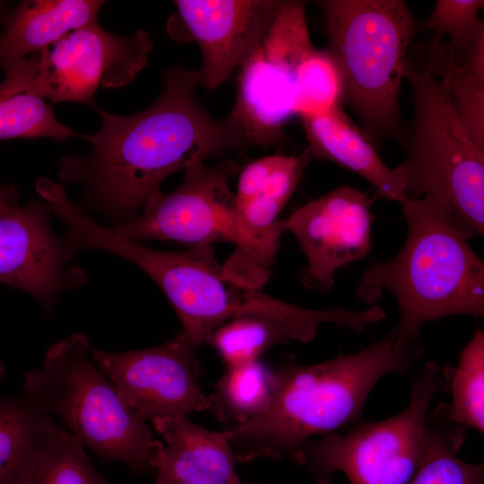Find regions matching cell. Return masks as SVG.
Segmentation results:
<instances>
[{
	"instance_id": "cell-1",
	"label": "cell",
	"mask_w": 484,
	"mask_h": 484,
	"mask_svg": "<svg viewBox=\"0 0 484 484\" xmlns=\"http://www.w3.org/2000/svg\"><path fill=\"white\" fill-rule=\"evenodd\" d=\"M196 70L171 66L147 108L128 116L98 108L99 129L78 136L90 143V151L62 158L60 177L82 183L92 204L120 225L134 219L173 173L246 150L228 118L213 117L198 102Z\"/></svg>"
},
{
	"instance_id": "cell-2",
	"label": "cell",
	"mask_w": 484,
	"mask_h": 484,
	"mask_svg": "<svg viewBox=\"0 0 484 484\" xmlns=\"http://www.w3.org/2000/svg\"><path fill=\"white\" fill-rule=\"evenodd\" d=\"M422 353L419 341L406 338L395 326L355 353L280 367L268 411L224 431L236 460L296 462L307 441L356 422L375 385L387 374L407 371Z\"/></svg>"
},
{
	"instance_id": "cell-3",
	"label": "cell",
	"mask_w": 484,
	"mask_h": 484,
	"mask_svg": "<svg viewBox=\"0 0 484 484\" xmlns=\"http://www.w3.org/2000/svg\"><path fill=\"white\" fill-rule=\"evenodd\" d=\"M407 237L391 260L365 270L356 296L372 305L385 291L394 297L396 325L419 341L428 322L453 315H484V264L452 221L446 202L436 194L402 204Z\"/></svg>"
},
{
	"instance_id": "cell-4",
	"label": "cell",
	"mask_w": 484,
	"mask_h": 484,
	"mask_svg": "<svg viewBox=\"0 0 484 484\" xmlns=\"http://www.w3.org/2000/svg\"><path fill=\"white\" fill-rule=\"evenodd\" d=\"M327 53L343 86V104L373 143L403 144L402 83L410 49L421 26L402 0H321Z\"/></svg>"
},
{
	"instance_id": "cell-5",
	"label": "cell",
	"mask_w": 484,
	"mask_h": 484,
	"mask_svg": "<svg viewBox=\"0 0 484 484\" xmlns=\"http://www.w3.org/2000/svg\"><path fill=\"white\" fill-rule=\"evenodd\" d=\"M85 243L89 249L114 254L143 270L167 296L182 333L198 348L214 330L246 315L271 316L315 328L324 324L345 327L350 322L344 307L306 308L237 283L216 260L212 245L161 251L123 238L99 223L89 228Z\"/></svg>"
},
{
	"instance_id": "cell-6",
	"label": "cell",
	"mask_w": 484,
	"mask_h": 484,
	"mask_svg": "<svg viewBox=\"0 0 484 484\" xmlns=\"http://www.w3.org/2000/svg\"><path fill=\"white\" fill-rule=\"evenodd\" d=\"M404 79L413 117L403 143L406 157L394 169L407 199L438 195L466 239L483 235L484 149L466 131L423 46H411Z\"/></svg>"
},
{
	"instance_id": "cell-7",
	"label": "cell",
	"mask_w": 484,
	"mask_h": 484,
	"mask_svg": "<svg viewBox=\"0 0 484 484\" xmlns=\"http://www.w3.org/2000/svg\"><path fill=\"white\" fill-rule=\"evenodd\" d=\"M22 394L43 413L59 416L102 462H120L134 474L153 468L162 443L95 363L84 333L52 344L42 367L26 373Z\"/></svg>"
},
{
	"instance_id": "cell-8",
	"label": "cell",
	"mask_w": 484,
	"mask_h": 484,
	"mask_svg": "<svg viewBox=\"0 0 484 484\" xmlns=\"http://www.w3.org/2000/svg\"><path fill=\"white\" fill-rule=\"evenodd\" d=\"M441 379V368L428 362L415 377L403 411L310 439L296 463L306 466L321 484L338 471L351 484H409L428 451L427 413Z\"/></svg>"
},
{
	"instance_id": "cell-9",
	"label": "cell",
	"mask_w": 484,
	"mask_h": 484,
	"mask_svg": "<svg viewBox=\"0 0 484 484\" xmlns=\"http://www.w3.org/2000/svg\"><path fill=\"white\" fill-rule=\"evenodd\" d=\"M314 48L305 4L282 1L266 35L238 69L236 99L227 118L246 149L284 141L285 127L296 117L298 67Z\"/></svg>"
},
{
	"instance_id": "cell-10",
	"label": "cell",
	"mask_w": 484,
	"mask_h": 484,
	"mask_svg": "<svg viewBox=\"0 0 484 484\" xmlns=\"http://www.w3.org/2000/svg\"><path fill=\"white\" fill-rule=\"evenodd\" d=\"M152 48V38L145 30L120 36L97 22L69 31L22 62L32 89L45 99L98 109L97 89L130 83L146 66Z\"/></svg>"
},
{
	"instance_id": "cell-11",
	"label": "cell",
	"mask_w": 484,
	"mask_h": 484,
	"mask_svg": "<svg viewBox=\"0 0 484 484\" xmlns=\"http://www.w3.org/2000/svg\"><path fill=\"white\" fill-rule=\"evenodd\" d=\"M238 170L233 160L215 166L200 161L188 167L175 190L151 194L133 220L111 227L132 241L171 240L191 246L238 241L235 194L229 179Z\"/></svg>"
},
{
	"instance_id": "cell-12",
	"label": "cell",
	"mask_w": 484,
	"mask_h": 484,
	"mask_svg": "<svg viewBox=\"0 0 484 484\" xmlns=\"http://www.w3.org/2000/svg\"><path fill=\"white\" fill-rule=\"evenodd\" d=\"M313 159L307 147L298 155L266 156L241 169L234 193L238 241L222 265L237 283L262 290L267 281L282 235L279 215Z\"/></svg>"
},
{
	"instance_id": "cell-13",
	"label": "cell",
	"mask_w": 484,
	"mask_h": 484,
	"mask_svg": "<svg viewBox=\"0 0 484 484\" xmlns=\"http://www.w3.org/2000/svg\"><path fill=\"white\" fill-rule=\"evenodd\" d=\"M197 350L181 333L155 347L123 352L91 348V355L123 402L151 421L209 410V395L196 379Z\"/></svg>"
},
{
	"instance_id": "cell-14",
	"label": "cell",
	"mask_w": 484,
	"mask_h": 484,
	"mask_svg": "<svg viewBox=\"0 0 484 484\" xmlns=\"http://www.w3.org/2000/svg\"><path fill=\"white\" fill-rule=\"evenodd\" d=\"M279 0H177L167 33L195 42L202 54L198 85L213 91L246 62L274 22Z\"/></svg>"
},
{
	"instance_id": "cell-15",
	"label": "cell",
	"mask_w": 484,
	"mask_h": 484,
	"mask_svg": "<svg viewBox=\"0 0 484 484\" xmlns=\"http://www.w3.org/2000/svg\"><path fill=\"white\" fill-rule=\"evenodd\" d=\"M372 203L367 194L342 186L280 220L281 233L294 235L307 259L300 273L305 287L328 292L338 270L367 255Z\"/></svg>"
},
{
	"instance_id": "cell-16",
	"label": "cell",
	"mask_w": 484,
	"mask_h": 484,
	"mask_svg": "<svg viewBox=\"0 0 484 484\" xmlns=\"http://www.w3.org/2000/svg\"><path fill=\"white\" fill-rule=\"evenodd\" d=\"M49 210L39 201L0 209V282L30 293L46 310L86 279L82 269L66 266Z\"/></svg>"
},
{
	"instance_id": "cell-17",
	"label": "cell",
	"mask_w": 484,
	"mask_h": 484,
	"mask_svg": "<svg viewBox=\"0 0 484 484\" xmlns=\"http://www.w3.org/2000/svg\"><path fill=\"white\" fill-rule=\"evenodd\" d=\"M163 437L152 466L162 476L192 484H243L225 432L212 431L174 415L151 421Z\"/></svg>"
},
{
	"instance_id": "cell-18",
	"label": "cell",
	"mask_w": 484,
	"mask_h": 484,
	"mask_svg": "<svg viewBox=\"0 0 484 484\" xmlns=\"http://www.w3.org/2000/svg\"><path fill=\"white\" fill-rule=\"evenodd\" d=\"M104 4L95 0H29L2 19L0 68L4 73L50 47L69 31L97 22Z\"/></svg>"
},
{
	"instance_id": "cell-19",
	"label": "cell",
	"mask_w": 484,
	"mask_h": 484,
	"mask_svg": "<svg viewBox=\"0 0 484 484\" xmlns=\"http://www.w3.org/2000/svg\"><path fill=\"white\" fill-rule=\"evenodd\" d=\"M314 158L333 161L367 180L381 196L402 204L407 197L394 168L387 166L342 107L300 119Z\"/></svg>"
},
{
	"instance_id": "cell-20",
	"label": "cell",
	"mask_w": 484,
	"mask_h": 484,
	"mask_svg": "<svg viewBox=\"0 0 484 484\" xmlns=\"http://www.w3.org/2000/svg\"><path fill=\"white\" fill-rule=\"evenodd\" d=\"M58 428L25 395L0 394V484H22Z\"/></svg>"
},
{
	"instance_id": "cell-21",
	"label": "cell",
	"mask_w": 484,
	"mask_h": 484,
	"mask_svg": "<svg viewBox=\"0 0 484 484\" xmlns=\"http://www.w3.org/2000/svg\"><path fill=\"white\" fill-rule=\"evenodd\" d=\"M318 329L264 315L235 318L214 330L205 343L215 349L227 369L255 360L275 345L311 341Z\"/></svg>"
},
{
	"instance_id": "cell-22",
	"label": "cell",
	"mask_w": 484,
	"mask_h": 484,
	"mask_svg": "<svg viewBox=\"0 0 484 484\" xmlns=\"http://www.w3.org/2000/svg\"><path fill=\"white\" fill-rule=\"evenodd\" d=\"M0 83V140L49 137L66 141L79 133L60 123L53 105L32 89L22 60Z\"/></svg>"
},
{
	"instance_id": "cell-23",
	"label": "cell",
	"mask_w": 484,
	"mask_h": 484,
	"mask_svg": "<svg viewBox=\"0 0 484 484\" xmlns=\"http://www.w3.org/2000/svg\"><path fill=\"white\" fill-rule=\"evenodd\" d=\"M427 54L432 73L445 84L469 135L484 149V37L461 65L450 60L441 41H433Z\"/></svg>"
},
{
	"instance_id": "cell-24",
	"label": "cell",
	"mask_w": 484,
	"mask_h": 484,
	"mask_svg": "<svg viewBox=\"0 0 484 484\" xmlns=\"http://www.w3.org/2000/svg\"><path fill=\"white\" fill-rule=\"evenodd\" d=\"M275 370L262 361L227 369L209 395V410L229 428L238 427L266 412L272 401Z\"/></svg>"
},
{
	"instance_id": "cell-25",
	"label": "cell",
	"mask_w": 484,
	"mask_h": 484,
	"mask_svg": "<svg viewBox=\"0 0 484 484\" xmlns=\"http://www.w3.org/2000/svg\"><path fill=\"white\" fill-rule=\"evenodd\" d=\"M343 104V86L339 69L325 49L312 48L302 59L298 72L296 117H315Z\"/></svg>"
},
{
	"instance_id": "cell-26",
	"label": "cell",
	"mask_w": 484,
	"mask_h": 484,
	"mask_svg": "<svg viewBox=\"0 0 484 484\" xmlns=\"http://www.w3.org/2000/svg\"><path fill=\"white\" fill-rule=\"evenodd\" d=\"M22 484H112L95 469L83 445L58 428L35 468Z\"/></svg>"
},
{
	"instance_id": "cell-27",
	"label": "cell",
	"mask_w": 484,
	"mask_h": 484,
	"mask_svg": "<svg viewBox=\"0 0 484 484\" xmlns=\"http://www.w3.org/2000/svg\"><path fill=\"white\" fill-rule=\"evenodd\" d=\"M450 419L484 431V333L479 328L462 350L452 380Z\"/></svg>"
},
{
	"instance_id": "cell-28",
	"label": "cell",
	"mask_w": 484,
	"mask_h": 484,
	"mask_svg": "<svg viewBox=\"0 0 484 484\" xmlns=\"http://www.w3.org/2000/svg\"><path fill=\"white\" fill-rule=\"evenodd\" d=\"M482 0H437L425 23V28L435 31L434 41L447 36L449 44L444 45L446 55L455 65H461L474 44L484 37V24L479 13Z\"/></svg>"
},
{
	"instance_id": "cell-29",
	"label": "cell",
	"mask_w": 484,
	"mask_h": 484,
	"mask_svg": "<svg viewBox=\"0 0 484 484\" xmlns=\"http://www.w3.org/2000/svg\"><path fill=\"white\" fill-rule=\"evenodd\" d=\"M427 456L409 484H482L483 464L469 463L456 456L462 444L459 433L430 428Z\"/></svg>"
},
{
	"instance_id": "cell-30",
	"label": "cell",
	"mask_w": 484,
	"mask_h": 484,
	"mask_svg": "<svg viewBox=\"0 0 484 484\" xmlns=\"http://www.w3.org/2000/svg\"><path fill=\"white\" fill-rule=\"evenodd\" d=\"M16 202L17 193L13 186H0V209L7 205L16 204Z\"/></svg>"
},
{
	"instance_id": "cell-31",
	"label": "cell",
	"mask_w": 484,
	"mask_h": 484,
	"mask_svg": "<svg viewBox=\"0 0 484 484\" xmlns=\"http://www.w3.org/2000/svg\"><path fill=\"white\" fill-rule=\"evenodd\" d=\"M154 484H192V483L157 474Z\"/></svg>"
},
{
	"instance_id": "cell-32",
	"label": "cell",
	"mask_w": 484,
	"mask_h": 484,
	"mask_svg": "<svg viewBox=\"0 0 484 484\" xmlns=\"http://www.w3.org/2000/svg\"><path fill=\"white\" fill-rule=\"evenodd\" d=\"M2 372H3V367H2V365H0V376H1Z\"/></svg>"
}]
</instances>
